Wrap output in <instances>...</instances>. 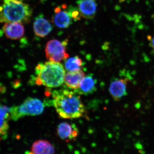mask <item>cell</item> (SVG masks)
I'll use <instances>...</instances> for the list:
<instances>
[{
    "mask_svg": "<svg viewBox=\"0 0 154 154\" xmlns=\"http://www.w3.org/2000/svg\"><path fill=\"white\" fill-rule=\"evenodd\" d=\"M54 106L59 116L64 119L78 118L85 112V107L79 94L66 89L53 94Z\"/></svg>",
    "mask_w": 154,
    "mask_h": 154,
    "instance_id": "6da1fadb",
    "label": "cell"
},
{
    "mask_svg": "<svg viewBox=\"0 0 154 154\" xmlns=\"http://www.w3.org/2000/svg\"><path fill=\"white\" fill-rule=\"evenodd\" d=\"M35 84L50 88H57L63 85L65 71L60 63L46 62L37 65L35 68Z\"/></svg>",
    "mask_w": 154,
    "mask_h": 154,
    "instance_id": "7a4b0ae2",
    "label": "cell"
},
{
    "mask_svg": "<svg viewBox=\"0 0 154 154\" xmlns=\"http://www.w3.org/2000/svg\"><path fill=\"white\" fill-rule=\"evenodd\" d=\"M33 11L24 0H3L0 6V23L19 22L28 24Z\"/></svg>",
    "mask_w": 154,
    "mask_h": 154,
    "instance_id": "3957f363",
    "label": "cell"
},
{
    "mask_svg": "<svg viewBox=\"0 0 154 154\" xmlns=\"http://www.w3.org/2000/svg\"><path fill=\"white\" fill-rule=\"evenodd\" d=\"M44 105L37 98L29 97L18 106L10 108L11 119L17 121L25 116H34L41 114L44 110Z\"/></svg>",
    "mask_w": 154,
    "mask_h": 154,
    "instance_id": "277c9868",
    "label": "cell"
},
{
    "mask_svg": "<svg viewBox=\"0 0 154 154\" xmlns=\"http://www.w3.org/2000/svg\"><path fill=\"white\" fill-rule=\"evenodd\" d=\"M66 41L61 42L57 39H52L47 42L45 52L48 60L60 63L67 59L69 55L66 53Z\"/></svg>",
    "mask_w": 154,
    "mask_h": 154,
    "instance_id": "5b68a950",
    "label": "cell"
},
{
    "mask_svg": "<svg viewBox=\"0 0 154 154\" xmlns=\"http://www.w3.org/2000/svg\"><path fill=\"white\" fill-rule=\"evenodd\" d=\"M129 82L128 78L116 79L110 83L109 91L111 96L116 101H120L127 95V88Z\"/></svg>",
    "mask_w": 154,
    "mask_h": 154,
    "instance_id": "8992f818",
    "label": "cell"
},
{
    "mask_svg": "<svg viewBox=\"0 0 154 154\" xmlns=\"http://www.w3.org/2000/svg\"><path fill=\"white\" fill-rule=\"evenodd\" d=\"M66 8L58 7L55 9V14L53 17V22L57 27L60 28H69L74 22Z\"/></svg>",
    "mask_w": 154,
    "mask_h": 154,
    "instance_id": "52a82bcc",
    "label": "cell"
},
{
    "mask_svg": "<svg viewBox=\"0 0 154 154\" xmlns=\"http://www.w3.org/2000/svg\"><path fill=\"white\" fill-rule=\"evenodd\" d=\"M2 30L7 38L13 40L20 39L25 35V28L19 22L5 23Z\"/></svg>",
    "mask_w": 154,
    "mask_h": 154,
    "instance_id": "ba28073f",
    "label": "cell"
},
{
    "mask_svg": "<svg viewBox=\"0 0 154 154\" xmlns=\"http://www.w3.org/2000/svg\"><path fill=\"white\" fill-rule=\"evenodd\" d=\"M77 4L82 17L88 19H94L97 11L96 0H78Z\"/></svg>",
    "mask_w": 154,
    "mask_h": 154,
    "instance_id": "9c48e42d",
    "label": "cell"
},
{
    "mask_svg": "<svg viewBox=\"0 0 154 154\" xmlns=\"http://www.w3.org/2000/svg\"><path fill=\"white\" fill-rule=\"evenodd\" d=\"M33 27L35 34L40 37H45L51 32L53 29L49 21L42 14L35 18Z\"/></svg>",
    "mask_w": 154,
    "mask_h": 154,
    "instance_id": "30bf717a",
    "label": "cell"
},
{
    "mask_svg": "<svg viewBox=\"0 0 154 154\" xmlns=\"http://www.w3.org/2000/svg\"><path fill=\"white\" fill-rule=\"evenodd\" d=\"M57 134L63 140L69 141L75 140L79 134V130L74 124L62 122L58 126Z\"/></svg>",
    "mask_w": 154,
    "mask_h": 154,
    "instance_id": "8fae6325",
    "label": "cell"
},
{
    "mask_svg": "<svg viewBox=\"0 0 154 154\" xmlns=\"http://www.w3.org/2000/svg\"><path fill=\"white\" fill-rule=\"evenodd\" d=\"M10 119V108L0 105V140H5L8 137Z\"/></svg>",
    "mask_w": 154,
    "mask_h": 154,
    "instance_id": "7c38bea8",
    "label": "cell"
},
{
    "mask_svg": "<svg viewBox=\"0 0 154 154\" xmlns=\"http://www.w3.org/2000/svg\"><path fill=\"white\" fill-rule=\"evenodd\" d=\"M96 79L93 75L85 76L81 81L79 88L74 91L79 95H90L96 91Z\"/></svg>",
    "mask_w": 154,
    "mask_h": 154,
    "instance_id": "4fadbf2b",
    "label": "cell"
},
{
    "mask_svg": "<svg viewBox=\"0 0 154 154\" xmlns=\"http://www.w3.org/2000/svg\"><path fill=\"white\" fill-rule=\"evenodd\" d=\"M85 74L82 70L75 72H68L65 74L64 82L68 88L76 90Z\"/></svg>",
    "mask_w": 154,
    "mask_h": 154,
    "instance_id": "5bb4252c",
    "label": "cell"
},
{
    "mask_svg": "<svg viewBox=\"0 0 154 154\" xmlns=\"http://www.w3.org/2000/svg\"><path fill=\"white\" fill-rule=\"evenodd\" d=\"M55 149L49 142L38 140L33 143L31 149V154H54Z\"/></svg>",
    "mask_w": 154,
    "mask_h": 154,
    "instance_id": "9a60e30c",
    "label": "cell"
},
{
    "mask_svg": "<svg viewBox=\"0 0 154 154\" xmlns=\"http://www.w3.org/2000/svg\"><path fill=\"white\" fill-rule=\"evenodd\" d=\"M65 68L67 72H75L81 70L82 68V61L76 56L66 60Z\"/></svg>",
    "mask_w": 154,
    "mask_h": 154,
    "instance_id": "2e32d148",
    "label": "cell"
},
{
    "mask_svg": "<svg viewBox=\"0 0 154 154\" xmlns=\"http://www.w3.org/2000/svg\"><path fill=\"white\" fill-rule=\"evenodd\" d=\"M67 9L74 22H76L81 19L82 17L78 8H75L74 6H70Z\"/></svg>",
    "mask_w": 154,
    "mask_h": 154,
    "instance_id": "e0dca14e",
    "label": "cell"
},
{
    "mask_svg": "<svg viewBox=\"0 0 154 154\" xmlns=\"http://www.w3.org/2000/svg\"><path fill=\"white\" fill-rule=\"evenodd\" d=\"M148 39L149 41V42L151 47L154 49V36H148Z\"/></svg>",
    "mask_w": 154,
    "mask_h": 154,
    "instance_id": "ac0fdd59",
    "label": "cell"
},
{
    "mask_svg": "<svg viewBox=\"0 0 154 154\" xmlns=\"http://www.w3.org/2000/svg\"><path fill=\"white\" fill-rule=\"evenodd\" d=\"M6 91V88H5L4 86L3 85L0 86V92H2V93H3V92H5Z\"/></svg>",
    "mask_w": 154,
    "mask_h": 154,
    "instance_id": "d6986e66",
    "label": "cell"
},
{
    "mask_svg": "<svg viewBox=\"0 0 154 154\" xmlns=\"http://www.w3.org/2000/svg\"><path fill=\"white\" fill-rule=\"evenodd\" d=\"M153 17L154 21V15H153Z\"/></svg>",
    "mask_w": 154,
    "mask_h": 154,
    "instance_id": "ffe728a7",
    "label": "cell"
}]
</instances>
